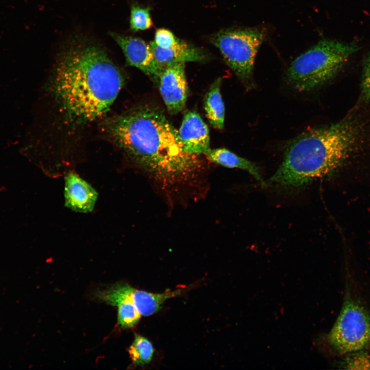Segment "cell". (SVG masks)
I'll return each mask as SVG.
<instances>
[{"instance_id":"9","label":"cell","mask_w":370,"mask_h":370,"mask_svg":"<svg viewBox=\"0 0 370 370\" xmlns=\"http://www.w3.org/2000/svg\"><path fill=\"white\" fill-rule=\"evenodd\" d=\"M132 288L126 283L118 282L98 290L95 294L98 300L118 307V321L123 328L134 326L141 316L135 306Z\"/></svg>"},{"instance_id":"18","label":"cell","mask_w":370,"mask_h":370,"mask_svg":"<svg viewBox=\"0 0 370 370\" xmlns=\"http://www.w3.org/2000/svg\"><path fill=\"white\" fill-rule=\"evenodd\" d=\"M345 366L350 369H370V356L363 352H358L349 356Z\"/></svg>"},{"instance_id":"2","label":"cell","mask_w":370,"mask_h":370,"mask_svg":"<svg viewBox=\"0 0 370 370\" xmlns=\"http://www.w3.org/2000/svg\"><path fill=\"white\" fill-rule=\"evenodd\" d=\"M63 45L53 68L51 91L67 120L85 124L108 112L123 77L103 47L89 38L73 35Z\"/></svg>"},{"instance_id":"13","label":"cell","mask_w":370,"mask_h":370,"mask_svg":"<svg viewBox=\"0 0 370 370\" xmlns=\"http://www.w3.org/2000/svg\"><path fill=\"white\" fill-rule=\"evenodd\" d=\"M205 155L213 163L228 168H237L247 171L263 187L267 186L262 177L258 165L226 149H210Z\"/></svg>"},{"instance_id":"19","label":"cell","mask_w":370,"mask_h":370,"mask_svg":"<svg viewBox=\"0 0 370 370\" xmlns=\"http://www.w3.org/2000/svg\"><path fill=\"white\" fill-rule=\"evenodd\" d=\"M180 40L171 31L161 28L157 30L155 35L154 42L159 47L167 49L177 44Z\"/></svg>"},{"instance_id":"10","label":"cell","mask_w":370,"mask_h":370,"mask_svg":"<svg viewBox=\"0 0 370 370\" xmlns=\"http://www.w3.org/2000/svg\"><path fill=\"white\" fill-rule=\"evenodd\" d=\"M178 134L183 150L187 154L200 156L210 149L208 127L195 111L186 113Z\"/></svg>"},{"instance_id":"1","label":"cell","mask_w":370,"mask_h":370,"mask_svg":"<svg viewBox=\"0 0 370 370\" xmlns=\"http://www.w3.org/2000/svg\"><path fill=\"white\" fill-rule=\"evenodd\" d=\"M101 127L166 195L200 186L205 164L200 155L183 151L178 131L157 107L142 104L133 107L106 119Z\"/></svg>"},{"instance_id":"15","label":"cell","mask_w":370,"mask_h":370,"mask_svg":"<svg viewBox=\"0 0 370 370\" xmlns=\"http://www.w3.org/2000/svg\"><path fill=\"white\" fill-rule=\"evenodd\" d=\"M221 79H216L211 84L204 99L206 116L213 127L222 130L224 126L225 110L220 93Z\"/></svg>"},{"instance_id":"12","label":"cell","mask_w":370,"mask_h":370,"mask_svg":"<svg viewBox=\"0 0 370 370\" xmlns=\"http://www.w3.org/2000/svg\"><path fill=\"white\" fill-rule=\"evenodd\" d=\"M150 44L156 60L164 67L178 63L202 62L207 59L206 54L201 49L181 40L167 49L159 47L154 41Z\"/></svg>"},{"instance_id":"20","label":"cell","mask_w":370,"mask_h":370,"mask_svg":"<svg viewBox=\"0 0 370 370\" xmlns=\"http://www.w3.org/2000/svg\"><path fill=\"white\" fill-rule=\"evenodd\" d=\"M361 92L362 99L366 102H370V53L366 59L364 67Z\"/></svg>"},{"instance_id":"3","label":"cell","mask_w":370,"mask_h":370,"mask_svg":"<svg viewBox=\"0 0 370 370\" xmlns=\"http://www.w3.org/2000/svg\"><path fill=\"white\" fill-rule=\"evenodd\" d=\"M359 131L349 120L303 133L287 147L282 162L268 182L298 189L332 173L356 147Z\"/></svg>"},{"instance_id":"16","label":"cell","mask_w":370,"mask_h":370,"mask_svg":"<svg viewBox=\"0 0 370 370\" xmlns=\"http://www.w3.org/2000/svg\"><path fill=\"white\" fill-rule=\"evenodd\" d=\"M128 353L135 364L143 365L152 360L154 348L152 344L149 340L136 335L128 349Z\"/></svg>"},{"instance_id":"4","label":"cell","mask_w":370,"mask_h":370,"mask_svg":"<svg viewBox=\"0 0 370 370\" xmlns=\"http://www.w3.org/2000/svg\"><path fill=\"white\" fill-rule=\"evenodd\" d=\"M358 49L354 42L321 40L291 62L287 81L298 92L316 89L333 78Z\"/></svg>"},{"instance_id":"11","label":"cell","mask_w":370,"mask_h":370,"mask_svg":"<svg viewBox=\"0 0 370 370\" xmlns=\"http://www.w3.org/2000/svg\"><path fill=\"white\" fill-rule=\"evenodd\" d=\"M64 198L65 206L80 213L91 212L98 198L95 189L73 172L65 177Z\"/></svg>"},{"instance_id":"7","label":"cell","mask_w":370,"mask_h":370,"mask_svg":"<svg viewBox=\"0 0 370 370\" xmlns=\"http://www.w3.org/2000/svg\"><path fill=\"white\" fill-rule=\"evenodd\" d=\"M110 35L122 49L127 64L138 68L157 84L164 67L156 60L150 44L131 35L113 32Z\"/></svg>"},{"instance_id":"8","label":"cell","mask_w":370,"mask_h":370,"mask_svg":"<svg viewBox=\"0 0 370 370\" xmlns=\"http://www.w3.org/2000/svg\"><path fill=\"white\" fill-rule=\"evenodd\" d=\"M157 85L169 113L174 115L181 111L188 95L184 63L165 66L159 76Z\"/></svg>"},{"instance_id":"5","label":"cell","mask_w":370,"mask_h":370,"mask_svg":"<svg viewBox=\"0 0 370 370\" xmlns=\"http://www.w3.org/2000/svg\"><path fill=\"white\" fill-rule=\"evenodd\" d=\"M264 38V33L258 29H231L215 34L212 42L237 77L251 87L255 58Z\"/></svg>"},{"instance_id":"17","label":"cell","mask_w":370,"mask_h":370,"mask_svg":"<svg viewBox=\"0 0 370 370\" xmlns=\"http://www.w3.org/2000/svg\"><path fill=\"white\" fill-rule=\"evenodd\" d=\"M150 9L149 7H143L136 3L132 4L130 20V26L132 30H145L152 27Z\"/></svg>"},{"instance_id":"14","label":"cell","mask_w":370,"mask_h":370,"mask_svg":"<svg viewBox=\"0 0 370 370\" xmlns=\"http://www.w3.org/2000/svg\"><path fill=\"white\" fill-rule=\"evenodd\" d=\"M184 291L186 288H182L162 293H154L139 290L133 287L132 292L135 306L139 313L141 316H149L159 310L166 300L179 295Z\"/></svg>"},{"instance_id":"6","label":"cell","mask_w":370,"mask_h":370,"mask_svg":"<svg viewBox=\"0 0 370 370\" xmlns=\"http://www.w3.org/2000/svg\"><path fill=\"white\" fill-rule=\"evenodd\" d=\"M337 354L358 351L370 346V315L361 304L348 297L327 337Z\"/></svg>"}]
</instances>
